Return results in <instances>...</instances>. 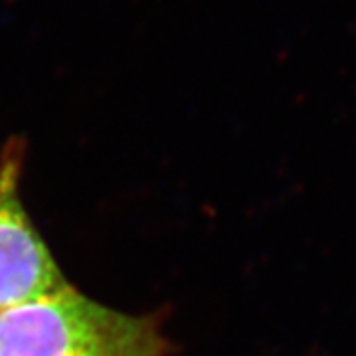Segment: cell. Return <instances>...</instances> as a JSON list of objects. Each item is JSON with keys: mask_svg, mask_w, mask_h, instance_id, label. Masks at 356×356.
<instances>
[{"mask_svg": "<svg viewBox=\"0 0 356 356\" xmlns=\"http://www.w3.org/2000/svg\"><path fill=\"white\" fill-rule=\"evenodd\" d=\"M153 318L64 289L0 311V356H163Z\"/></svg>", "mask_w": 356, "mask_h": 356, "instance_id": "cell-1", "label": "cell"}, {"mask_svg": "<svg viewBox=\"0 0 356 356\" xmlns=\"http://www.w3.org/2000/svg\"><path fill=\"white\" fill-rule=\"evenodd\" d=\"M67 285L16 194L14 166L0 168V311Z\"/></svg>", "mask_w": 356, "mask_h": 356, "instance_id": "cell-2", "label": "cell"}]
</instances>
